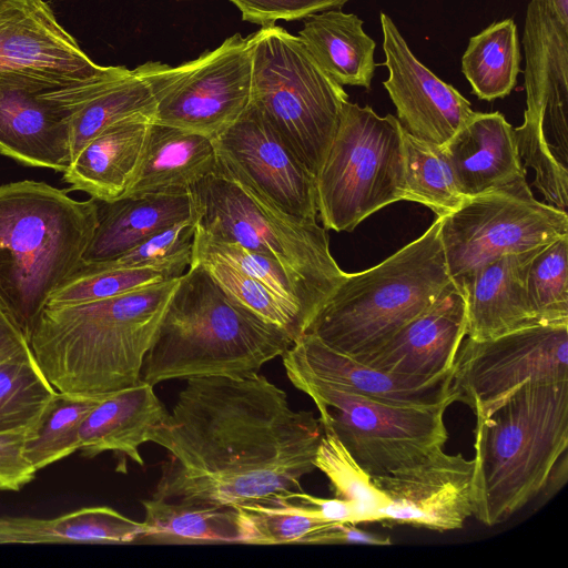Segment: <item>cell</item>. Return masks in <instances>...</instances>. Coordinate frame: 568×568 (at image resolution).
Listing matches in <instances>:
<instances>
[{"label":"cell","mask_w":568,"mask_h":568,"mask_svg":"<svg viewBox=\"0 0 568 568\" xmlns=\"http://www.w3.org/2000/svg\"><path fill=\"white\" fill-rule=\"evenodd\" d=\"M55 393L30 344L0 354V432L32 428Z\"/></svg>","instance_id":"cell-36"},{"label":"cell","mask_w":568,"mask_h":568,"mask_svg":"<svg viewBox=\"0 0 568 568\" xmlns=\"http://www.w3.org/2000/svg\"><path fill=\"white\" fill-rule=\"evenodd\" d=\"M41 93L0 90V153L27 166L63 173L71 162L72 120Z\"/></svg>","instance_id":"cell-22"},{"label":"cell","mask_w":568,"mask_h":568,"mask_svg":"<svg viewBox=\"0 0 568 568\" xmlns=\"http://www.w3.org/2000/svg\"><path fill=\"white\" fill-rule=\"evenodd\" d=\"M558 17L568 23V0H549Z\"/></svg>","instance_id":"cell-48"},{"label":"cell","mask_w":568,"mask_h":568,"mask_svg":"<svg viewBox=\"0 0 568 568\" xmlns=\"http://www.w3.org/2000/svg\"><path fill=\"white\" fill-rule=\"evenodd\" d=\"M41 95L71 119V160L108 125L135 113L154 115L155 100L150 84L133 69L108 67L92 79L42 92Z\"/></svg>","instance_id":"cell-24"},{"label":"cell","mask_w":568,"mask_h":568,"mask_svg":"<svg viewBox=\"0 0 568 568\" xmlns=\"http://www.w3.org/2000/svg\"><path fill=\"white\" fill-rule=\"evenodd\" d=\"M568 447V381L527 382L474 430V515L498 525L544 489Z\"/></svg>","instance_id":"cell-5"},{"label":"cell","mask_w":568,"mask_h":568,"mask_svg":"<svg viewBox=\"0 0 568 568\" xmlns=\"http://www.w3.org/2000/svg\"><path fill=\"white\" fill-rule=\"evenodd\" d=\"M179 280L93 302L45 305L29 344L47 381L57 392L82 396L139 383Z\"/></svg>","instance_id":"cell-2"},{"label":"cell","mask_w":568,"mask_h":568,"mask_svg":"<svg viewBox=\"0 0 568 568\" xmlns=\"http://www.w3.org/2000/svg\"><path fill=\"white\" fill-rule=\"evenodd\" d=\"M104 396L55 393L23 447L26 459L37 471L79 450L80 428Z\"/></svg>","instance_id":"cell-37"},{"label":"cell","mask_w":568,"mask_h":568,"mask_svg":"<svg viewBox=\"0 0 568 568\" xmlns=\"http://www.w3.org/2000/svg\"><path fill=\"white\" fill-rule=\"evenodd\" d=\"M404 201L420 203L437 217L467 197L460 192L443 145L418 140L403 130Z\"/></svg>","instance_id":"cell-35"},{"label":"cell","mask_w":568,"mask_h":568,"mask_svg":"<svg viewBox=\"0 0 568 568\" xmlns=\"http://www.w3.org/2000/svg\"><path fill=\"white\" fill-rule=\"evenodd\" d=\"M30 429L0 432V490L18 491L34 478L37 470L23 455Z\"/></svg>","instance_id":"cell-44"},{"label":"cell","mask_w":568,"mask_h":568,"mask_svg":"<svg viewBox=\"0 0 568 568\" xmlns=\"http://www.w3.org/2000/svg\"><path fill=\"white\" fill-rule=\"evenodd\" d=\"M29 342L12 312L0 296V354H4Z\"/></svg>","instance_id":"cell-47"},{"label":"cell","mask_w":568,"mask_h":568,"mask_svg":"<svg viewBox=\"0 0 568 568\" xmlns=\"http://www.w3.org/2000/svg\"><path fill=\"white\" fill-rule=\"evenodd\" d=\"M315 190L317 215L336 232H352L378 210L404 201L403 129L396 116L346 101Z\"/></svg>","instance_id":"cell-8"},{"label":"cell","mask_w":568,"mask_h":568,"mask_svg":"<svg viewBox=\"0 0 568 568\" xmlns=\"http://www.w3.org/2000/svg\"><path fill=\"white\" fill-rule=\"evenodd\" d=\"M185 381L151 438L168 452L153 498L234 507L302 490L323 432L313 412L260 373Z\"/></svg>","instance_id":"cell-1"},{"label":"cell","mask_w":568,"mask_h":568,"mask_svg":"<svg viewBox=\"0 0 568 568\" xmlns=\"http://www.w3.org/2000/svg\"><path fill=\"white\" fill-rule=\"evenodd\" d=\"M526 283L529 303L540 325L568 324V235L537 251Z\"/></svg>","instance_id":"cell-41"},{"label":"cell","mask_w":568,"mask_h":568,"mask_svg":"<svg viewBox=\"0 0 568 568\" xmlns=\"http://www.w3.org/2000/svg\"><path fill=\"white\" fill-rule=\"evenodd\" d=\"M193 248L236 267L262 283L278 297L296 306L302 313L305 331L326 301L325 296L300 274L276 260L239 244L212 239L197 225L193 236Z\"/></svg>","instance_id":"cell-34"},{"label":"cell","mask_w":568,"mask_h":568,"mask_svg":"<svg viewBox=\"0 0 568 568\" xmlns=\"http://www.w3.org/2000/svg\"><path fill=\"white\" fill-rule=\"evenodd\" d=\"M252 64L250 37L235 33L180 65L149 61L133 70L152 89L154 122L214 140L248 106Z\"/></svg>","instance_id":"cell-13"},{"label":"cell","mask_w":568,"mask_h":568,"mask_svg":"<svg viewBox=\"0 0 568 568\" xmlns=\"http://www.w3.org/2000/svg\"><path fill=\"white\" fill-rule=\"evenodd\" d=\"M568 235L566 211L535 199L526 179L467 197L440 217L448 274L462 291L486 263Z\"/></svg>","instance_id":"cell-12"},{"label":"cell","mask_w":568,"mask_h":568,"mask_svg":"<svg viewBox=\"0 0 568 568\" xmlns=\"http://www.w3.org/2000/svg\"><path fill=\"white\" fill-rule=\"evenodd\" d=\"M196 225L221 242L266 255L300 274L327 300L347 276L329 250L327 230L296 219L216 170L191 189Z\"/></svg>","instance_id":"cell-9"},{"label":"cell","mask_w":568,"mask_h":568,"mask_svg":"<svg viewBox=\"0 0 568 568\" xmlns=\"http://www.w3.org/2000/svg\"><path fill=\"white\" fill-rule=\"evenodd\" d=\"M44 0H0V90L38 93L102 74Z\"/></svg>","instance_id":"cell-15"},{"label":"cell","mask_w":568,"mask_h":568,"mask_svg":"<svg viewBox=\"0 0 568 568\" xmlns=\"http://www.w3.org/2000/svg\"><path fill=\"white\" fill-rule=\"evenodd\" d=\"M176 278L155 267H116L105 263H82L49 297L45 305H72L121 295Z\"/></svg>","instance_id":"cell-40"},{"label":"cell","mask_w":568,"mask_h":568,"mask_svg":"<svg viewBox=\"0 0 568 568\" xmlns=\"http://www.w3.org/2000/svg\"><path fill=\"white\" fill-rule=\"evenodd\" d=\"M244 21L268 27L278 20L296 21L329 10L339 9L351 0H230Z\"/></svg>","instance_id":"cell-43"},{"label":"cell","mask_w":568,"mask_h":568,"mask_svg":"<svg viewBox=\"0 0 568 568\" xmlns=\"http://www.w3.org/2000/svg\"><path fill=\"white\" fill-rule=\"evenodd\" d=\"M466 331V300L450 282L429 307L376 349L355 359L392 374L439 377L452 371Z\"/></svg>","instance_id":"cell-20"},{"label":"cell","mask_w":568,"mask_h":568,"mask_svg":"<svg viewBox=\"0 0 568 568\" xmlns=\"http://www.w3.org/2000/svg\"><path fill=\"white\" fill-rule=\"evenodd\" d=\"M321 425L323 432L315 455V468L327 477L335 498L353 505L357 524L379 523L388 499L351 455L333 426L328 423Z\"/></svg>","instance_id":"cell-38"},{"label":"cell","mask_w":568,"mask_h":568,"mask_svg":"<svg viewBox=\"0 0 568 568\" xmlns=\"http://www.w3.org/2000/svg\"><path fill=\"white\" fill-rule=\"evenodd\" d=\"M386 496L381 525L438 532L460 529L474 515V459L443 448L395 473L372 476Z\"/></svg>","instance_id":"cell-17"},{"label":"cell","mask_w":568,"mask_h":568,"mask_svg":"<svg viewBox=\"0 0 568 568\" xmlns=\"http://www.w3.org/2000/svg\"><path fill=\"white\" fill-rule=\"evenodd\" d=\"M443 146L466 197L526 179L514 128L500 112H477Z\"/></svg>","instance_id":"cell-25"},{"label":"cell","mask_w":568,"mask_h":568,"mask_svg":"<svg viewBox=\"0 0 568 568\" xmlns=\"http://www.w3.org/2000/svg\"><path fill=\"white\" fill-rule=\"evenodd\" d=\"M523 44L527 108L514 128L517 149L537 190L558 203L568 195V23L549 0L527 4Z\"/></svg>","instance_id":"cell-10"},{"label":"cell","mask_w":568,"mask_h":568,"mask_svg":"<svg viewBox=\"0 0 568 568\" xmlns=\"http://www.w3.org/2000/svg\"><path fill=\"white\" fill-rule=\"evenodd\" d=\"M192 262L201 264L229 297L262 321L287 332L293 339L305 332L301 311L255 278L195 248Z\"/></svg>","instance_id":"cell-39"},{"label":"cell","mask_w":568,"mask_h":568,"mask_svg":"<svg viewBox=\"0 0 568 568\" xmlns=\"http://www.w3.org/2000/svg\"><path fill=\"white\" fill-rule=\"evenodd\" d=\"M379 21L388 71L383 85L396 108L398 123L418 140L446 144L477 112L457 89L415 57L389 16L381 12Z\"/></svg>","instance_id":"cell-18"},{"label":"cell","mask_w":568,"mask_h":568,"mask_svg":"<svg viewBox=\"0 0 568 568\" xmlns=\"http://www.w3.org/2000/svg\"><path fill=\"white\" fill-rule=\"evenodd\" d=\"M286 376L313 381L376 400L406 406L452 404V371L435 378L387 373L341 353L312 333H303L281 356Z\"/></svg>","instance_id":"cell-19"},{"label":"cell","mask_w":568,"mask_h":568,"mask_svg":"<svg viewBox=\"0 0 568 568\" xmlns=\"http://www.w3.org/2000/svg\"><path fill=\"white\" fill-rule=\"evenodd\" d=\"M439 229L437 217L423 235L379 264L347 273L305 333L353 358L385 343L452 282Z\"/></svg>","instance_id":"cell-6"},{"label":"cell","mask_w":568,"mask_h":568,"mask_svg":"<svg viewBox=\"0 0 568 568\" xmlns=\"http://www.w3.org/2000/svg\"><path fill=\"white\" fill-rule=\"evenodd\" d=\"M145 534L143 521L108 506L84 507L55 518L0 517L4 544H131Z\"/></svg>","instance_id":"cell-30"},{"label":"cell","mask_w":568,"mask_h":568,"mask_svg":"<svg viewBox=\"0 0 568 568\" xmlns=\"http://www.w3.org/2000/svg\"><path fill=\"white\" fill-rule=\"evenodd\" d=\"M292 495L310 505H313L321 516L333 523H353L357 525V517L353 505L349 501L339 498H322L304 491H293Z\"/></svg>","instance_id":"cell-46"},{"label":"cell","mask_w":568,"mask_h":568,"mask_svg":"<svg viewBox=\"0 0 568 568\" xmlns=\"http://www.w3.org/2000/svg\"><path fill=\"white\" fill-rule=\"evenodd\" d=\"M333 426L355 460L371 476L395 473L442 449L448 439V403L406 406L376 400L313 381H296Z\"/></svg>","instance_id":"cell-11"},{"label":"cell","mask_w":568,"mask_h":568,"mask_svg":"<svg viewBox=\"0 0 568 568\" xmlns=\"http://www.w3.org/2000/svg\"><path fill=\"white\" fill-rule=\"evenodd\" d=\"M292 493L234 506L239 544H308L316 534L339 524L325 520Z\"/></svg>","instance_id":"cell-31"},{"label":"cell","mask_w":568,"mask_h":568,"mask_svg":"<svg viewBox=\"0 0 568 568\" xmlns=\"http://www.w3.org/2000/svg\"><path fill=\"white\" fill-rule=\"evenodd\" d=\"M518 31L511 18L496 21L473 36L462 57V72L480 100L507 97L520 72Z\"/></svg>","instance_id":"cell-32"},{"label":"cell","mask_w":568,"mask_h":568,"mask_svg":"<svg viewBox=\"0 0 568 568\" xmlns=\"http://www.w3.org/2000/svg\"><path fill=\"white\" fill-rule=\"evenodd\" d=\"M311 545L328 544H361V545H390V538L358 528L353 523H339L313 536Z\"/></svg>","instance_id":"cell-45"},{"label":"cell","mask_w":568,"mask_h":568,"mask_svg":"<svg viewBox=\"0 0 568 568\" xmlns=\"http://www.w3.org/2000/svg\"><path fill=\"white\" fill-rule=\"evenodd\" d=\"M142 539L172 544H239L236 510L158 498L142 500Z\"/></svg>","instance_id":"cell-33"},{"label":"cell","mask_w":568,"mask_h":568,"mask_svg":"<svg viewBox=\"0 0 568 568\" xmlns=\"http://www.w3.org/2000/svg\"><path fill=\"white\" fill-rule=\"evenodd\" d=\"M216 170L212 139L153 121L139 170L125 196L189 191Z\"/></svg>","instance_id":"cell-28"},{"label":"cell","mask_w":568,"mask_h":568,"mask_svg":"<svg viewBox=\"0 0 568 568\" xmlns=\"http://www.w3.org/2000/svg\"><path fill=\"white\" fill-rule=\"evenodd\" d=\"M541 246L501 255L470 276L462 290L468 338L486 341L540 325L528 300L526 280L529 264Z\"/></svg>","instance_id":"cell-21"},{"label":"cell","mask_w":568,"mask_h":568,"mask_svg":"<svg viewBox=\"0 0 568 568\" xmlns=\"http://www.w3.org/2000/svg\"><path fill=\"white\" fill-rule=\"evenodd\" d=\"M298 38L320 67L338 84L371 89L375 41L355 13L329 9L306 17Z\"/></svg>","instance_id":"cell-29"},{"label":"cell","mask_w":568,"mask_h":568,"mask_svg":"<svg viewBox=\"0 0 568 568\" xmlns=\"http://www.w3.org/2000/svg\"><path fill=\"white\" fill-rule=\"evenodd\" d=\"M568 381V324L535 325L486 341L464 338L450 392L476 417L487 416L527 382Z\"/></svg>","instance_id":"cell-14"},{"label":"cell","mask_w":568,"mask_h":568,"mask_svg":"<svg viewBox=\"0 0 568 568\" xmlns=\"http://www.w3.org/2000/svg\"><path fill=\"white\" fill-rule=\"evenodd\" d=\"M251 101L316 178L348 94L298 38L273 24L251 33Z\"/></svg>","instance_id":"cell-7"},{"label":"cell","mask_w":568,"mask_h":568,"mask_svg":"<svg viewBox=\"0 0 568 568\" xmlns=\"http://www.w3.org/2000/svg\"><path fill=\"white\" fill-rule=\"evenodd\" d=\"M213 143L217 170L281 211L317 222L315 178L254 105Z\"/></svg>","instance_id":"cell-16"},{"label":"cell","mask_w":568,"mask_h":568,"mask_svg":"<svg viewBox=\"0 0 568 568\" xmlns=\"http://www.w3.org/2000/svg\"><path fill=\"white\" fill-rule=\"evenodd\" d=\"M293 342L287 332L235 303L192 262L146 352L141 379L154 386L170 379L255 374Z\"/></svg>","instance_id":"cell-3"},{"label":"cell","mask_w":568,"mask_h":568,"mask_svg":"<svg viewBox=\"0 0 568 568\" xmlns=\"http://www.w3.org/2000/svg\"><path fill=\"white\" fill-rule=\"evenodd\" d=\"M153 385L140 381L108 394L88 414L80 428L79 450L87 458L104 452L126 456L140 466V447L151 442L170 412L156 396Z\"/></svg>","instance_id":"cell-26"},{"label":"cell","mask_w":568,"mask_h":568,"mask_svg":"<svg viewBox=\"0 0 568 568\" xmlns=\"http://www.w3.org/2000/svg\"><path fill=\"white\" fill-rule=\"evenodd\" d=\"M99 201L23 180L0 185V296L28 342L50 295L82 264Z\"/></svg>","instance_id":"cell-4"},{"label":"cell","mask_w":568,"mask_h":568,"mask_svg":"<svg viewBox=\"0 0 568 568\" xmlns=\"http://www.w3.org/2000/svg\"><path fill=\"white\" fill-rule=\"evenodd\" d=\"M154 115L135 113L104 128L72 158L63 180L100 202L126 195L139 170Z\"/></svg>","instance_id":"cell-23"},{"label":"cell","mask_w":568,"mask_h":568,"mask_svg":"<svg viewBox=\"0 0 568 568\" xmlns=\"http://www.w3.org/2000/svg\"><path fill=\"white\" fill-rule=\"evenodd\" d=\"M190 219L196 220L191 190L99 201V222L82 263L116 258L162 229Z\"/></svg>","instance_id":"cell-27"},{"label":"cell","mask_w":568,"mask_h":568,"mask_svg":"<svg viewBox=\"0 0 568 568\" xmlns=\"http://www.w3.org/2000/svg\"><path fill=\"white\" fill-rule=\"evenodd\" d=\"M196 220H183L144 239L116 258L105 262L116 267H155L180 277L192 263Z\"/></svg>","instance_id":"cell-42"}]
</instances>
